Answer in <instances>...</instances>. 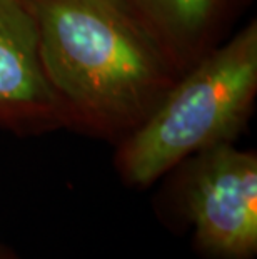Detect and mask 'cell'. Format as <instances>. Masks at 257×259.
<instances>
[{
  "mask_svg": "<svg viewBox=\"0 0 257 259\" xmlns=\"http://www.w3.org/2000/svg\"><path fill=\"white\" fill-rule=\"evenodd\" d=\"M0 259H19L17 256H14L12 252H10L7 247L0 246Z\"/></svg>",
  "mask_w": 257,
  "mask_h": 259,
  "instance_id": "6",
  "label": "cell"
},
{
  "mask_svg": "<svg viewBox=\"0 0 257 259\" xmlns=\"http://www.w3.org/2000/svg\"><path fill=\"white\" fill-rule=\"evenodd\" d=\"M67 129L117 144L177 80L119 0H25Z\"/></svg>",
  "mask_w": 257,
  "mask_h": 259,
  "instance_id": "1",
  "label": "cell"
},
{
  "mask_svg": "<svg viewBox=\"0 0 257 259\" xmlns=\"http://www.w3.org/2000/svg\"><path fill=\"white\" fill-rule=\"evenodd\" d=\"M172 194L192 223L195 242L219 259H252L257 252V154L219 144L172 169Z\"/></svg>",
  "mask_w": 257,
  "mask_h": 259,
  "instance_id": "3",
  "label": "cell"
},
{
  "mask_svg": "<svg viewBox=\"0 0 257 259\" xmlns=\"http://www.w3.org/2000/svg\"><path fill=\"white\" fill-rule=\"evenodd\" d=\"M257 99V20L252 19L177 77L149 117L117 142L116 169L130 187H149L194 154L236 144Z\"/></svg>",
  "mask_w": 257,
  "mask_h": 259,
  "instance_id": "2",
  "label": "cell"
},
{
  "mask_svg": "<svg viewBox=\"0 0 257 259\" xmlns=\"http://www.w3.org/2000/svg\"><path fill=\"white\" fill-rule=\"evenodd\" d=\"M0 129L19 137L67 129L25 0H0Z\"/></svg>",
  "mask_w": 257,
  "mask_h": 259,
  "instance_id": "4",
  "label": "cell"
},
{
  "mask_svg": "<svg viewBox=\"0 0 257 259\" xmlns=\"http://www.w3.org/2000/svg\"><path fill=\"white\" fill-rule=\"evenodd\" d=\"M182 75L234 34L252 0H119Z\"/></svg>",
  "mask_w": 257,
  "mask_h": 259,
  "instance_id": "5",
  "label": "cell"
}]
</instances>
